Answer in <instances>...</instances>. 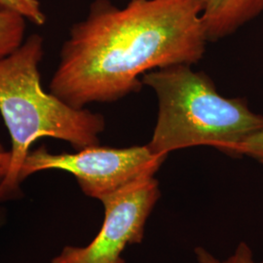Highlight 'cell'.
<instances>
[{"instance_id": "6da1fadb", "label": "cell", "mask_w": 263, "mask_h": 263, "mask_svg": "<svg viewBox=\"0 0 263 263\" xmlns=\"http://www.w3.org/2000/svg\"><path fill=\"white\" fill-rule=\"evenodd\" d=\"M206 0H95L64 42L49 92L76 108L139 92L141 77L195 65L206 52Z\"/></svg>"}, {"instance_id": "7a4b0ae2", "label": "cell", "mask_w": 263, "mask_h": 263, "mask_svg": "<svg viewBox=\"0 0 263 263\" xmlns=\"http://www.w3.org/2000/svg\"><path fill=\"white\" fill-rule=\"evenodd\" d=\"M43 56V37L33 33L0 60V114L11 138V164L0 185V201L19 192L21 169L37 140L66 141L80 151L100 144L105 128L102 114L72 107L43 89L39 71Z\"/></svg>"}, {"instance_id": "3957f363", "label": "cell", "mask_w": 263, "mask_h": 263, "mask_svg": "<svg viewBox=\"0 0 263 263\" xmlns=\"http://www.w3.org/2000/svg\"><path fill=\"white\" fill-rule=\"evenodd\" d=\"M158 102L151 151L162 156L172 151L208 145L239 157L243 141L263 129V115L245 99L219 94L213 80L189 65L151 70L141 77Z\"/></svg>"}, {"instance_id": "277c9868", "label": "cell", "mask_w": 263, "mask_h": 263, "mask_svg": "<svg viewBox=\"0 0 263 263\" xmlns=\"http://www.w3.org/2000/svg\"><path fill=\"white\" fill-rule=\"evenodd\" d=\"M166 158L153 153L147 144L124 148L97 144L58 154L41 146L29 151L20 180L42 171H64L76 178L85 195L101 201L137 180L155 177Z\"/></svg>"}, {"instance_id": "5b68a950", "label": "cell", "mask_w": 263, "mask_h": 263, "mask_svg": "<svg viewBox=\"0 0 263 263\" xmlns=\"http://www.w3.org/2000/svg\"><path fill=\"white\" fill-rule=\"evenodd\" d=\"M161 196L155 177L140 179L101 200L104 224L85 247H66L52 263H125L127 246L141 243L147 219Z\"/></svg>"}, {"instance_id": "8992f818", "label": "cell", "mask_w": 263, "mask_h": 263, "mask_svg": "<svg viewBox=\"0 0 263 263\" xmlns=\"http://www.w3.org/2000/svg\"><path fill=\"white\" fill-rule=\"evenodd\" d=\"M263 12V0H206L202 19L208 41L233 34Z\"/></svg>"}, {"instance_id": "52a82bcc", "label": "cell", "mask_w": 263, "mask_h": 263, "mask_svg": "<svg viewBox=\"0 0 263 263\" xmlns=\"http://www.w3.org/2000/svg\"><path fill=\"white\" fill-rule=\"evenodd\" d=\"M26 22L27 20L15 12L0 9V60L25 41Z\"/></svg>"}, {"instance_id": "ba28073f", "label": "cell", "mask_w": 263, "mask_h": 263, "mask_svg": "<svg viewBox=\"0 0 263 263\" xmlns=\"http://www.w3.org/2000/svg\"><path fill=\"white\" fill-rule=\"evenodd\" d=\"M0 9L15 12L36 26H43L47 21L39 0H0Z\"/></svg>"}, {"instance_id": "9c48e42d", "label": "cell", "mask_w": 263, "mask_h": 263, "mask_svg": "<svg viewBox=\"0 0 263 263\" xmlns=\"http://www.w3.org/2000/svg\"><path fill=\"white\" fill-rule=\"evenodd\" d=\"M194 254L198 263H263V260L256 261L254 259L252 248L245 242L238 245L234 253L223 260L216 258L214 254L202 247H196Z\"/></svg>"}, {"instance_id": "30bf717a", "label": "cell", "mask_w": 263, "mask_h": 263, "mask_svg": "<svg viewBox=\"0 0 263 263\" xmlns=\"http://www.w3.org/2000/svg\"><path fill=\"white\" fill-rule=\"evenodd\" d=\"M239 157L248 156L263 164V129L247 138L238 149Z\"/></svg>"}, {"instance_id": "8fae6325", "label": "cell", "mask_w": 263, "mask_h": 263, "mask_svg": "<svg viewBox=\"0 0 263 263\" xmlns=\"http://www.w3.org/2000/svg\"><path fill=\"white\" fill-rule=\"evenodd\" d=\"M11 164V152L6 151L4 146L0 143V185L6 179Z\"/></svg>"}]
</instances>
